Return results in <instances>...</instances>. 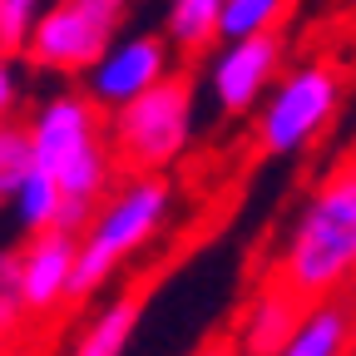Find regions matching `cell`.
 Segmentation results:
<instances>
[{
  "label": "cell",
  "instance_id": "10",
  "mask_svg": "<svg viewBox=\"0 0 356 356\" xmlns=\"http://www.w3.org/2000/svg\"><path fill=\"white\" fill-rule=\"evenodd\" d=\"M307 317H297V297L292 292H267L252 312H248V327H243V351L248 356H277L292 337H297V327H302Z\"/></svg>",
  "mask_w": 356,
  "mask_h": 356
},
{
  "label": "cell",
  "instance_id": "14",
  "mask_svg": "<svg viewBox=\"0 0 356 356\" xmlns=\"http://www.w3.org/2000/svg\"><path fill=\"white\" fill-rule=\"evenodd\" d=\"M222 6H228V0H168L163 35L178 44V50H198V44H208L218 35Z\"/></svg>",
  "mask_w": 356,
  "mask_h": 356
},
{
  "label": "cell",
  "instance_id": "3",
  "mask_svg": "<svg viewBox=\"0 0 356 356\" xmlns=\"http://www.w3.org/2000/svg\"><path fill=\"white\" fill-rule=\"evenodd\" d=\"M109 139L119 149V163L134 178L168 168L193 139V84L184 74H168L159 89H149L144 99L114 109Z\"/></svg>",
  "mask_w": 356,
  "mask_h": 356
},
{
  "label": "cell",
  "instance_id": "18",
  "mask_svg": "<svg viewBox=\"0 0 356 356\" xmlns=\"http://www.w3.org/2000/svg\"><path fill=\"white\" fill-rule=\"evenodd\" d=\"M15 99H20V74H15V65H6V74H0V104L15 109Z\"/></svg>",
  "mask_w": 356,
  "mask_h": 356
},
{
  "label": "cell",
  "instance_id": "6",
  "mask_svg": "<svg viewBox=\"0 0 356 356\" xmlns=\"http://www.w3.org/2000/svg\"><path fill=\"white\" fill-rule=\"evenodd\" d=\"M163 79H168V40L163 35H129L89 74V99L104 109H124L134 99H144L149 89H159Z\"/></svg>",
  "mask_w": 356,
  "mask_h": 356
},
{
  "label": "cell",
  "instance_id": "7",
  "mask_svg": "<svg viewBox=\"0 0 356 356\" xmlns=\"http://www.w3.org/2000/svg\"><path fill=\"white\" fill-rule=\"evenodd\" d=\"M277 55H282V40L273 30L222 44L213 55V65H208V89H213L218 109L222 114H248L262 99L267 79L277 74Z\"/></svg>",
  "mask_w": 356,
  "mask_h": 356
},
{
  "label": "cell",
  "instance_id": "17",
  "mask_svg": "<svg viewBox=\"0 0 356 356\" xmlns=\"http://www.w3.org/2000/svg\"><path fill=\"white\" fill-rule=\"evenodd\" d=\"M44 10H50V0H0V44H6V55H25L30 30L40 25Z\"/></svg>",
  "mask_w": 356,
  "mask_h": 356
},
{
  "label": "cell",
  "instance_id": "13",
  "mask_svg": "<svg viewBox=\"0 0 356 356\" xmlns=\"http://www.w3.org/2000/svg\"><path fill=\"white\" fill-rule=\"evenodd\" d=\"M134 327H139V297H119L84 327V337L74 341L70 356H124Z\"/></svg>",
  "mask_w": 356,
  "mask_h": 356
},
{
  "label": "cell",
  "instance_id": "9",
  "mask_svg": "<svg viewBox=\"0 0 356 356\" xmlns=\"http://www.w3.org/2000/svg\"><path fill=\"white\" fill-rule=\"evenodd\" d=\"M74 262H79V238L70 233L30 238V248L20 252V282H15L20 312H50L55 302H65L74 287Z\"/></svg>",
  "mask_w": 356,
  "mask_h": 356
},
{
  "label": "cell",
  "instance_id": "12",
  "mask_svg": "<svg viewBox=\"0 0 356 356\" xmlns=\"http://www.w3.org/2000/svg\"><path fill=\"white\" fill-rule=\"evenodd\" d=\"M351 341V312L346 307H312L307 322L297 327V337L277 351V356H341Z\"/></svg>",
  "mask_w": 356,
  "mask_h": 356
},
{
  "label": "cell",
  "instance_id": "5",
  "mask_svg": "<svg viewBox=\"0 0 356 356\" xmlns=\"http://www.w3.org/2000/svg\"><path fill=\"white\" fill-rule=\"evenodd\" d=\"M332 114H337V74L322 65H302L257 109V149L267 159H287L317 139Z\"/></svg>",
  "mask_w": 356,
  "mask_h": 356
},
{
  "label": "cell",
  "instance_id": "2",
  "mask_svg": "<svg viewBox=\"0 0 356 356\" xmlns=\"http://www.w3.org/2000/svg\"><path fill=\"white\" fill-rule=\"evenodd\" d=\"M168 178L159 173H139L129 178V184L95 213V222H89V233L79 238V262H74V287H70V302L99 292L109 282V273L134 257L168 218Z\"/></svg>",
  "mask_w": 356,
  "mask_h": 356
},
{
  "label": "cell",
  "instance_id": "8",
  "mask_svg": "<svg viewBox=\"0 0 356 356\" xmlns=\"http://www.w3.org/2000/svg\"><path fill=\"white\" fill-rule=\"evenodd\" d=\"M99 114H95V99L74 95V89H65V95H50L35 119H30V144H35V163L40 168H60L70 154L99 144Z\"/></svg>",
  "mask_w": 356,
  "mask_h": 356
},
{
  "label": "cell",
  "instance_id": "11",
  "mask_svg": "<svg viewBox=\"0 0 356 356\" xmlns=\"http://www.w3.org/2000/svg\"><path fill=\"white\" fill-rule=\"evenodd\" d=\"M15 203V222L30 233V238H44V233H55L60 228V213H65V188H60V178L50 168H30V178L10 193Z\"/></svg>",
  "mask_w": 356,
  "mask_h": 356
},
{
  "label": "cell",
  "instance_id": "19",
  "mask_svg": "<svg viewBox=\"0 0 356 356\" xmlns=\"http://www.w3.org/2000/svg\"><path fill=\"white\" fill-rule=\"evenodd\" d=\"M203 356H233V351H228V346H213V351H203Z\"/></svg>",
  "mask_w": 356,
  "mask_h": 356
},
{
  "label": "cell",
  "instance_id": "16",
  "mask_svg": "<svg viewBox=\"0 0 356 356\" xmlns=\"http://www.w3.org/2000/svg\"><path fill=\"white\" fill-rule=\"evenodd\" d=\"M35 168V144H30V129L20 124H6V134H0V188H6V198L30 178Z\"/></svg>",
  "mask_w": 356,
  "mask_h": 356
},
{
  "label": "cell",
  "instance_id": "15",
  "mask_svg": "<svg viewBox=\"0 0 356 356\" xmlns=\"http://www.w3.org/2000/svg\"><path fill=\"white\" fill-rule=\"evenodd\" d=\"M282 6H287V0H228V6H222L218 40L233 44V40H248V35H267Z\"/></svg>",
  "mask_w": 356,
  "mask_h": 356
},
{
  "label": "cell",
  "instance_id": "1",
  "mask_svg": "<svg viewBox=\"0 0 356 356\" xmlns=\"http://www.w3.org/2000/svg\"><path fill=\"white\" fill-rule=\"evenodd\" d=\"M356 277V159L337 163L292 222L277 262V287L297 302L322 297Z\"/></svg>",
  "mask_w": 356,
  "mask_h": 356
},
{
  "label": "cell",
  "instance_id": "4",
  "mask_svg": "<svg viewBox=\"0 0 356 356\" xmlns=\"http://www.w3.org/2000/svg\"><path fill=\"white\" fill-rule=\"evenodd\" d=\"M129 0H50V10L30 30L25 60L50 74H95L114 50Z\"/></svg>",
  "mask_w": 356,
  "mask_h": 356
}]
</instances>
